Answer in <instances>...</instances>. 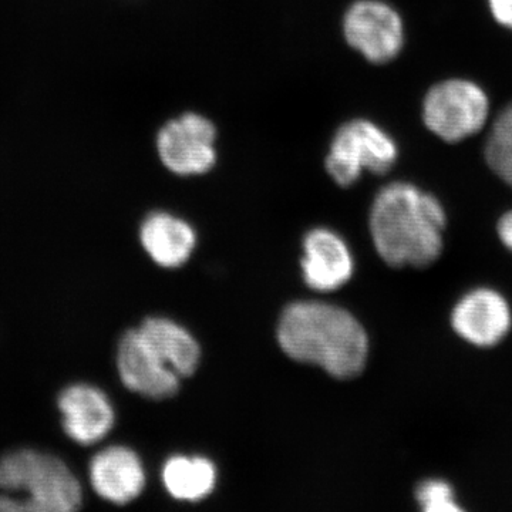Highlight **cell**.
<instances>
[{
    "label": "cell",
    "mask_w": 512,
    "mask_h": 512,
    "mask_svg": "<svg viewBox=\"0 0 512 512\" xmlns=\"http://www.w3.org/2000/svg\"><path fill=\"white\" fill-rule=\"evenodd\" d=\"M447 215L434 195L396 181L377 192L369 214L377 254L393 268H426L443 254Z\"/></svg>",
    "instance_id": "1"
},
{
    "label": "cell",
    "mask_w": 512,
    "mask_h": 512,
    "mask_svg": "<svg viewBox=\"0 0 512 512\" xmlns=\"http://www.w3.org/2000/svg\"><path fill=\"white\" fill-rule=\"evenodd\" d=\"M276 336L286 356L318 366L340 380L359 376L369 357V338L362 323L346 309L326 302L286 306Z\"/></svg>",
    "instance_id": "2"
},
{
    "label": "cell",
    "mask_w": 512,
    "mask_h": 512,
    "mask_svg": "<svg viewBox=\"0 0 512 512\" xmlns=\"http://www.w3.org/2000/svg\"><path fill=\"white\" fill-rule=\"evenodd\" d=\"M0 488L19 497L23 511L69 512L82 505L79 480L59 457L20 448L0 457Z\"/></svg>",
    "instance_id": "3"
},
{
    "label": "cell",
    "mask_w": 512,
    "mask_h": 512,
    "mask_svg": "<svg viewBox=\"0 0 512 512\" xmlns=\"http://www.w3.org/2000/svg\"><path fill=\"white\" fill-rule=\"evenodd\" d=\"M399 158V147L394 138L365 119L342 124L330 141L325 168L336 184L350 187L363 173L383 175L392 170Z\"/></svg>",
    "instance_id": "4"
},
{
    "label": "cell",
    "mask_w": 512,
    "mask_h": 512,
    "mask_svg": "<svg viewBox=\"0 0 512 512\" xmlns=\"http://www.w3.org/2000/svg\"><path fill=\"white\" fill-rule=\"evenodd\" d=\"M488 113L487 94L470 80H446L431 87L424 97V124L447 143H458L483 130Z\"/></svg>",
    "instance_id": "5"
},
{
    "label": "cell",
    "mask_w": 512,
    "mask_h": 512,
    "mask_svg": "<svg viewBox=\"0 0 512 512\" xmlns=\"http://www.w3.org/2000/svg\"><path fill=\"white\" fill-rule=\"evenodd\" d=\"M217 138V127L208 117L184 113L158 131V157L178 177L204 175L217 164Z\"/></svg>",
    "instance_id": "6"
},
{
    "label": "cell",
    "mask_w": 512,
    "mask_h": 512,
    "mask_svg": "<svg viewBox=\"0 0 512 512\" xmlns=\"http://www.w3.org/2000/svg\"><path fill=\"white\" fill-rule=\"evenodd\" d=\"M346 43L367 62L386 64L404 46L402 16L384 0H356L343 16Z\"/></svg>",
    "instance_id": "7"
},
{
    "label": "cell",
    "mask_w": 512,
    "mask_h": 512,
    "mask_svg": "<svg viewBox=\"0 0 512 512\" xmlns=\"http://www.w3.org/2000/svg\"><path fill=\"white\" fill-rule=\"evenodd\" d=\"M450 322L454 332L470 345L493 348L510 333L511 306L503 293L481 286L458 299Z\"/></svg>",
    "instance_id": "8"
},
{
    "label": "cell",
    "mask_w": 512,
    "mask_h": 512,
    "mask_svg": "<svg viewBox=\"0 0 512 512\" xmlns=\"http://www.w3.org/2000/svg\"><path fill=\"white\" fill-rule=\"evenodd\" d=\"M117 370L128 390L147 399H171L180 390L181 377L165 365L138 329L128 330L120 339Z\"/></svg>",
    "instance_id": "9"
},
{
    "label": "cell",
    "mask_w": 512,
    "mask_h": 512,
    "mask_svg": "<svg viewBox=\"0 0 512 512\" xmlns=\"http://www.w3.org/2000/svg\"><path fill=\"white\" fill-rule=\"evenodd\" d=\"M302 275L313 291L332 292L352 279L355 261L345 239L329 228H313L303 238Z\"/></svg>",
    "instance_id": "10"
},
{
    "label": "cell",
    "mask_w": 512,
    "mask_h": 512,
    "mask_svg": "<svg viewBox=\"0 0 512 512\" xmlns=\"http://www.w3.org/2000/svg\"><path fill=\"white\" fill-rule=\"evenodd\" d=\"M64 433L83 446L99 443L116 423V413L107 394L92 384L66 387L59 396Z\"/></svg>",
    "instance_id": "11"
},
{
    "label": "cell",
    "mask_w": 512,
    "mask_h": 512,
    "mask_svg": "<svg viewBox=\"0 0 512 512\" xmlns=\"http://www.w3.org/2000/svg\"><path fill=\"white\" fill-rule=\"evenodd\" d=\"M90 483L103 500L126 505L146 487V470L137 453L124 446L104 448L89 467Z\"/></svg>",
    "instance_id": "12"
},
{
    "label": "cell",
    "mask_w": 512,
    "mask_h": 512,
    "mask_svg": "<svg viewBox=\"0 0 512 512\" xmlns=\"http://www.w3.org/2000/svg\"><path fill=\"white\" fill-rule=\"evenodd\" d=\"M140 241L150 258L163 268L183 266L197 247L195 229L171 212H151L140 227Z\"/></svg>",
    "instance_id": "13"
},
{
    "label": "cell",
    "mask_w": 512,
    "mask_h": 512,
    "mask_svg": "<svg viewBox=\"0 0 512 512\" xmlns=\"http://www.w3.org/2000/svg\"><path fill=\"white\" fill-rule=\"evenodd\" d=\"M138 330L165 365L181 379L197 372L201 362L200 345L180 323L163 316H153L144 320Z\"/></svg>",
    "instance_id": "14"
},
{
    "label": "cell",
    "mask_w": 512,
    "mask_h": 512,
    "mask_svg": "<svg viewBox=\"0 0 512 512\" xmlns=\"http://www.w3.org/2000/svg\"><path fill=\"white\" fill-rule=\"evenodd\" d=\"M217 478V467L207 457L174 456L163 467L165 490L185 503L205 500L215 490Z\"/></svg>",
    "instance_id": "15"
},
{
    "label": "cell",
    "mask_w": 512,
    "mask_h": 512,
    "mask_svg": "<svg viewBox=\"0 0 512 512\" xmlns=\"http://www.w3.org/2000/svg\"><path fill=\"white\" fill-rule=\"evenodd\" d=\"M485 160L491 170L512 187V103L494 121L485 146Z\"/></svg>",
    "instance_id": "16"
},
{
    "label": "cell",
    "mask_w": 512,
    "mask_h": 512,
    "mask_svg": "<svg viewBox=\"0 0 512 512\" xmlns=\"http://www.w3.org/2000/svg\"><path fill=\"white\" fill-rule=\"evenodd\" d=\"M416 501L424 512H460L453 485L441 478L421 481L416 488Z\"/></svg>",
    "instance_id": "17"
},
{
    "label": "cell",
    "mask_w": 512,
    "mask_h": 512,
    "mask_svg": "<svg viewBox=\"0 0 512 512\" xmlns=\"http://www.w3.org/2000/svg\"><path fill=\"white\" fill-rule=\"evenodd\" d=\"M490 9L501 26L512 30V0H490Z\"/></svg>",
    "instance_id": "18"
},
{
    "label": "cell",
    "mask_w": 512,
    "mask_h": 512,
    "mask_svg": "<svg viewBox=\"0 0 512 512\" xmlns=\"http://www.w3.org/2000/svg\"><path fill=\"white\" fill-rule=\"evenodd\" d=\"M498 237L503 242L504 247L510 249L512 254V210L505 212L497 225Z\"/></svg>",
    "instance_id": "19"
}]
</instances>
